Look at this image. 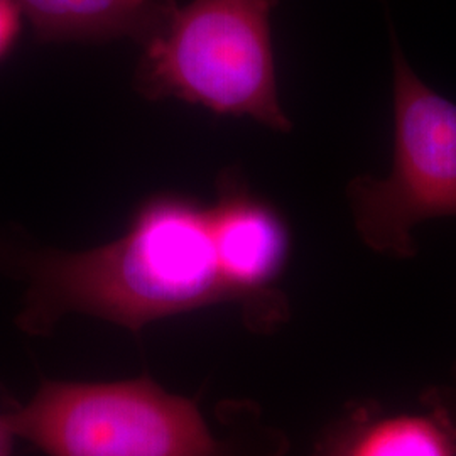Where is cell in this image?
Listing matches in <instances>:
<instances>
[{"label":"cell","instance_id":"obj_1","mask_svg":"<svg viewBox=\"0 0 456 456\" xmlns=\"http://www.w3.org/2000/svg\"><path fill=\"white\" fill-rule=\"evenodd\" d=\"M31 284L17 322L39 335L69 313L139 331L184 311L237 301L213 233L210 207L181 196L149 200L126 235L82 252L28 261Z\"/></svg>","mask_w":456,"mask_h":456},{"label":"cell","instance_id":"obj_2","mask_svg":"<svg viewBox=\"0 0 456 456\" xmlns=\"http://www.w3.org/2000/svg\"><path fill=\"white\" fill-rule=\"evenodd\" d=\"M279 0H191L144 46L135 88L215 114L250 117L291 131L277 97L271 14Z\"/></svg>","mask_w":456,"mask_h":456},{"label":"cell","instance_id":"obj_3","mask_svg":"<svg viewBox=\"0 0 456 456\" xmlns=\"http://www.w3.org/2000/svg\"><path fill=\"white\" fill-rule=\"evenodd\" d=\"M17 436L48 456H216L195 404L151 379L45 380L11 414Z\"/></svg>","mask_w":456,"mask_h":456},{"label":"cell","instance_id":"obj_4","mask_svg":"<svg viewBox=\"0 0 456 456\" xmlns=\"http://www.w3.org/2000/svg\"><path fill=\"white\" fill-rule=\"evenodd\" d=\"M394 151L384 178L362 175L348 203L362 240L379 254L414 256L412 230L456 215V105L431 90L392 37Z\"/></svg>","mask_w":456,"mask_h":456},{"label":"cell","instance_id":"obj_5","mask_svg":"<svg viewBox=\"0 0 456 456\" xmlns=\"http://www.w3.org/2000/svg\"><path fill=\"white\" fill-rule=\"evenodd\" d=\"M210 212L220 261L237 299L256 308H274L271 284L288 256L284 222L233 171L218 181Z\"/></svg>","mask_w":456,"mask_h":456},{"label":"cell","instance_id":"obj_6","mask_svg":"<svg viewBox=\"0 0 456 456\" xmlns=\"http://www.w3.org/2000/svg\"><path fill=\"white\" fill-rule=\"evenodd\" d=\"M43 43L129 37L142 48L163 33L176 0H16Z\"/></svg>","mask_w":456,"mask_h":456},{"label":"cell","instance_id":"obj_7","mask_svg":"<svg viewBox=\"0 0 456 456\" xmlns=\"http://www.w3.org/2000/svg\"><path fill=\"white\" fill-rule=\"evenodd\" d=\"M331 456H456L444 424L433 416H391L352 428Z\"/></svg>","mask_w":456,"mask_h":456},{"label":"cell","instance_id":"obj_8","mask_svg":"<svg viewBox=\"0 0 456 456\" xmlns=\"http://www.w3.org/2000/svg\"><path fill=\"white\" fill-rule=\"evenodd\" d=\"M22 31V11L16 0H0V61L9 56Z\"/></svg>","mask_w":456,"mask_h":456},{"label":"cell","instance_id":"obj_9","mask_svg":"<svg viewBox=\"0 0 456 456\" xmlns=\"http://www.w3.org/2000/svg\"><path fill=\"white\" fill-rule=\"evenodd\" d=\"M17 438L11 414H0V456L14 455Z\"/></svg>","mask_w":456,"mask_h":456},{"label":"cell","instance_id":"obj_10","mask_svg":"<svg viewBox=\"0 0 456 456\" xmlns=\"http://www.w3.org/2000/svg\"><path fill=\"white\" fill-rule=\"evenodd\" d=\"M0 257H2V250H0Z\"/></svg>","mask_w":456,"mask_h":456}]
</instances>
